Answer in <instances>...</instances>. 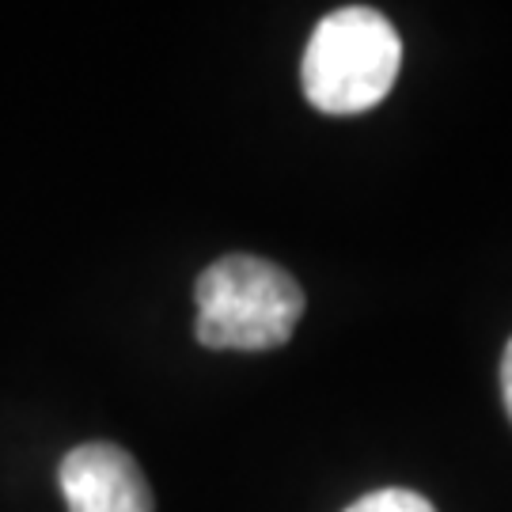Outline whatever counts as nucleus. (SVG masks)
I'll return each mask as SVG.
<instances>
[{
    "mask_svg": "<svg viewBox=\"0 0 512 512\" xmlns=\"http://www.w3.org/2000/svg\"><path fill=\"white\" fill-rule=\"evenodd\" d=\"M194 334L205 349L262 353L293 338L304 315V289L270 258L224 255L194 285Z\"/></svg>",
    "mask_w": 512,
    "mask_h": 512,
    "instance_id": "1",
    "label": "nucleus"
},
{
    "mask_svg": "<svg viewBox=\"0 0 512 512\" xmlns=\"http://www.w3.org/2000/svg\"><path fill=\"white\" fill-rule=\"evenodd\" d=\"M403 65V38L395 23L365 4L330 12L304 50L300 84L323 114H361L376 107Z\"/></svg>",
    "mask_w": 512,
    "mask_h": 512,
    "instance_id": "2",
    "label": "nucleus"
},
{
    "mask_svg": "<svg viewBox=\"0 0 512 512\" xmlns=\"http://www.w3.org/2000/svg\"><path fill=\"white\" fill-rule=\"evenodd\" d=\"M57 482L69 512H152V490L137 459L110 440L73 448L61 459Z\"/></svg>",
    "mask_w": 512,
    "mask_h": 512,
    "instance_id": "3",
    "label": "nucleus"
},
{
    "mask_svg": "<svg viewBox=\"0 0 512 512\" xmlns=\"http://www.w3.org/2000/svg\"><path fill=\"white\" fill-rule=\"evenodd\" d=\"M346 512H437V509H433V501H425V497L414 494V490L391 486V490L365 494L361 501H353Z\"/></svg>",
    "mask_w": 512,
    "mask_h": 512,
    "instance_id": "4",
    "label": "nucleus"
},
{
    "mask_svg": "<svg viewBox=\"0 0 512 512\" xmlns=\"http://www.w3.org/2000/svg\"><path fill=\"white\" fill-rule=\"evenodd\" d=\"M501 391H505V410L512 418V338L505 346V357H501Z\"/></svg>",
    "mask_w": 512,
    "mask_h": 512,
    "instance_id": "5",
    "label": "nucleus"
}]
</instances>
